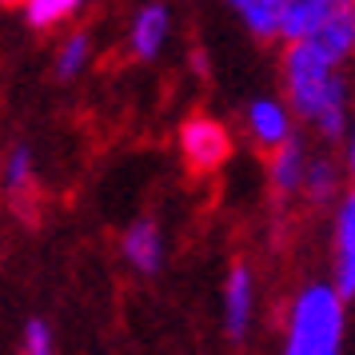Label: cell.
Returning a JSON list of instances; mask_svg holds the SVG:
<instances>
[{
  "label": "cell",
  "instance_id": "1",
  "mask_svg": "<svg viewBox=\"0 0 355 355\" xmlns=\"http://www.w3.org/2000/svg\"><path fill=\"white\" fill-rule=\"evenodd\" d=\"M279 84H284V100L291 104L295 120L315 132V140L323 144L347 140L355 116V84L347 68L331 64L311 40H295L279 52Z\"/></svg>",
  "mask_w": 355,
  "mask_h": 355
},
{
  "label": "cell",
  "instance_id": "2",
  "mask_svg": "<svg viewBox=\"0 0 355 355\" xmlns=\"http://www.w3.org/2000/svg\"><path fill=\"white\" fill-rule=\"evenodd\" d=\"M347 336V300L336 284H307L295 291L288 307V336L284 355H343Z\"/></svg>",
  "mask_w": 355,
  "mask_h": 355
},
{
  "label": "cell",
  "instance_id": "3",
  "mask_svg": "<svg viewBox=\"0 0 355 355\" xmlns=\"http://www.w3.org/2000/svg\"><path fill=\"white\" fill-rule=\"evenodd\" d=\"M176 144H180L184 164H188V172H196V176H211V172H220L232 160V132H227L224 120H216L208 112L184 116V124L176 132Z\"/></svg>",
  "mask_w": 355,
  "mask_h": 355
},
{
  "label": "cell",
  "instance_id": "4",
  "mask_svg": "<svg viewBox=\"0 0 355 355\" xmlns=\"http://www.w3.org/2000/svg\"><path fill=\"white\" fill-rule=\"evenodd\" d=\"M0 196L24 224H33L40 211V184H36V160L28 144H8L0 156Z\"/></svg>",
  "mask_w": 355,
  "mask_h": 355
},
{
  "label": "cell",
  "instance_id": "5",
  "mask_svg": "<svg viewBox=\"0 0 355 355\" xmlns=\"http://www.w3.org/2000/svg\"><path fill=\"white\" fill-rule=\"evenodd\" d=\"M243 128L259 152H275L295 136V112L284 96H256L243 108Z\"/></svg>",
  "mask_w": 355,
  "mask_h": 355
},
{
  "label": "cell",
  "instance_id": "6",
  "mask_svg": "<svg viewBox=\"0 0 355 355\" xmlns=\"http://www.w3.org/2000/svg\"><path fill=\"white\" fill-rule=\"evenodd\" d=\"M256 320V272L248 259H236L224 275V336L243 343Z\"/></svg>",
  "mask_w": 355,
  "mask_h": 355
},
{
  "label": "cell",
  "instance_id": "7",
  "mask_svg": "<svg viewBox=\"0 0 355 355\" xmlns=\"http://www.w3.org/2000/svg\"><path fill=\"white\" fill-rule=\"evenodd\" d=\"M331 284L343 300H355V188L339 196L331 216Z\"/></svg>",
  "mask_w": 355,
  "mask_h": 355
},
{
  "label": "cell",
  "instance_id": "8",
  "mask_svg": "<svg viewBox=\"0 0 355 355\" xmlns=\"http://www.w3.org/2000/svg\"><path fill=\"white\" fill-rule=\"evenodd\" d=\"M168 33H172V8L164 0H148L140 4L128 20V56L140 60V64H152L164 56V44H168Z\"/></svg>",
  "mask_w": 355,
  "mask_h": 355
},
{
  "label": "cell",
  "instance_id": "9",
  "mask_svg": "<svg viewBox=\"0 0 355 355\" xmlns=\"http://www.w3.org/2000/svg\"><path fill=\"white\" fill-rule=\"evenodd\" d=\"M307 164H311V144L304 132H295L288 144H279L275 152H268V188L279 204H288L295 196H304Z\"/></svg>",
  "mask_w": 355,
  "mask_h": 355
},
{
  "label": "cell",
  "instance_id": "10",
  "mask_svg": "<svg viewBox=\"0 0 355 355\" xmlns=\"http://www.w3.org/2000/svg\"><path fill=\"white\" fill-rule=\"evenodd\" d=\"M355 0H284V17H279V44L311 40L323 24L347 17Z\"/></svg>",
  "mask_w": 355,
  "mask_h": 355
},
{
  "label": "cell",
  "instance_id": "11",
  "mask_svg": "<svg viewBox=\"0 0 355 355\" xmlns=\"http://www.w3.org/2000/svg\"><path fill=\"white\" fill-rule=\"evenodd\" d=\"M120 256L136 275H156L164 268V232L152 216H140L120 236Z\"/></svg>",
  "mask_w": 355,
  "mask_h": 355
},
{
  "label": "cell",
  "instance_id": "12",
  "mask_svg": "<svg viewBox=\"0 0 355 355\" xmlns=\"http://www.w3.org/2000/svg\"><path fill=\"white\" fill-rule=\"evenodd\" d=\"M343 176H347V164L343 160H336L331 152H311L307 180H304V200L311 208H331V204H339V196L347 192L343 188Z\"/></svg>",
  "mask_w": 355,
  "mask_h": 355
},
{
  "label": "cell",
  "instance_id": "13",
  "mask_svg": "<svg viewBox=\"0 0 355 355\" xmlns=\"http://www.w3.org/2000/svg\"><path fill=\"white\" fill-rule=\"evenodd\" d=\"M227 8L240 17L248 36H256L263 44L279 40V17H284V0H227Z\"/></svg>",
  "mask_w": 355,
  "mask_h": 355
},
{
  "label": "cell",
  "instance_id": "14",
  "mask_svg": "<svg viewBox=\"0 0 355 355\" xmlns=\"http://www.w3.org/2000/svg\"><path fill=\"white\" fill-rule=\"evenodd\" d=\"M92 52H96V44H92V36L84 33V28H76V33H68L60 44H56V52H52V72H56V80H76V76H84L88 72V64H92Z\"/></svg>",
  "mask_w": 355,
  "mask_h": 355
},
{
  "label": "cell",
  "instance_id": "15",
  "mask_svg": "<svg viewBox=\"0 0 355 355\" xmlns=\"http://www.w3.org/2000/svg\"><path fill=\"white\" fill-rule=\"evenodd\" d=\"M311 44L331 60V64H339V68H347L355 60V28H352V12L347 17H339V20H331V24H323L320 33L311 36Z\"/></svg>",
  "mask_w": 355,
  "mask_h": 355
},
{
  "label": "cell",
  "instance_id": "16",
  "mask_svg": "<svg viewBox=\"0 0 355 355\" xmlns=\"http://www.w3.org/2000/svg\"><path fill=\"white\" fill-rule=\"evenodd\" d=\"M88 0H28L20 12H24V24L36 28V33H52L80 12Z\"/></svg>",
  "mask_w": 355,
  "mask_h": 355
},
{
  "label": "cell",
  "instance_id": "17",
  "mask_svg": "<svg viewBox=\"0 0 355 355\" xmlns=\"http://www.w3.org/2000/svg\"><path fill=\"white\" fill-rule=\"evenodd\" d=\"M20 355H56L52 327H49L44 320H28V323H24V336H20Z\"/></svg>",
  "mask_w": 355,
  "mask_h": 355
},
{
  "label": "cell",
  "instance_id": "18",
  "mask_svg": "<svg viewBox=\"0 0 355 355\" xmlns=\"http://www.w3.org/2000/svg\"><path fill=\"white\" fill-rule=\"evenodd\" d=\"M347 152H343V164H347V176H352V184H355V116H352V128H347Z\"/></svg>",
  "mask_w": 355,
  "mask_h": 355
},
{
  "label": "cell",
  "instance_id": "19",
  "mask_svg": "<svg viewBox=\"0 0 355 355\" xmlns=\"http://www.w3.org/2000/svg\"><path fill=\"white\" fill-rule=\"evenodd\" d=\"M28 0H0V8H24Z\"/></svg>",
  "mask_w": 355,
  "mask_h": 355
},
{
  "label": "cell",
  "instance_id": "20",
  "mask_svg": "<svg viewBox=\"0 0 355 355\" xmlns=\"http://www.w3.org/2000/svg\"><path fill=\"white\" fill-rule=\"evenodd\" d=\"M352 28H355V4H352Z\"/></svg>",
  "mask_w": 355,
  "mask_h": 355
},
{
  "label": "cell",
  "instance_id": "21",
  "mask_svg": "<svg viewBox=\"0 0 355 355\" xmlns=\"http://www.w3.org/2000/svg\"><path fill=\"white\" fill-rule=\"evenodd\" d=\"M352 84H355V72H352Z\"/></svg>",
  "mask_w": 355,
  "mask_h": 355
}]
</instances>
